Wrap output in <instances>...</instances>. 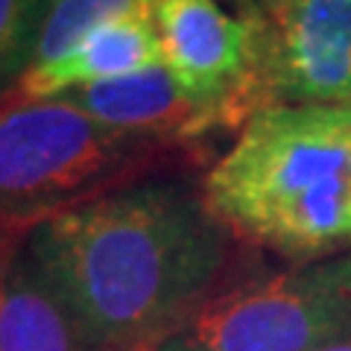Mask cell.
Listing matches in <instances>:
<instances>
[{"mask_svg": "<svg viewBox=\"0 0 351 351\" xmlns=\"http://www.w3.org/2000/svg\"><path fill=\"white\" fill-rule=\"evenodd\" d=\"M173 156L97 123L62 97H0V226L32 232L68 208L147 179Z\"/></svg>", "mask_w": 351, "mask_h": 351, "instance_id": "3957f363", "label": "cell"}, {"mask_svg": "<svg viewBox=\"0 0 351 351\" xmlns=\"http://www.w3.org/2000/svg\"><path fill=\"white\" fill-rule=\"evenodd\" d=\"M322 351H351V339H346V343H337V346H328Z\"/></svg>", "mask_w": 351, "mask_h": 351, "instance_id": "4fadbf2b", "label": "cell"}, {"mask_svg": "<svg viewBox=\"0 0 351 351\" xmlns=\"http://www.w3.org/2000/svg\"><path fill=\"white\" fill-rule=\"evenodd\" d=\"M0 351H97L29 249V228L0 226Z\"/></svg>", "mask_w": 351, "mask_h": 351, "instance_id": "ba28073f", "label": "cell"}, {"mask_svg": "<svg viewBox=\"0 0 351 351\" xmlns=\"http://www.w3.org/2000/svg\"><path fill=\"white\" fill-rule=\"evenodd\" d=\"M258 24V97L272 106L351 103V0H295Z\"/></svg>", "mask_w": 351, "mask_h": 351, "instance_id": "8992f818", "label": "cell"}, {"mask_svg": "<svg viewBox=\"0 0 351 351\" xmlns=\"http://www.w3.org/2000/svg\"><path fill=\"white\" fill-rule=\"evenodd\" d=\"M161 59L191 97L219 112L226 129H243L261 112L258 24L232 18L217 0H152Z\"/></svg>", "mask_w": 351, "mask_h": 351, "instance_id": "5b68a950", "label": "cell"}, {"mask_svg": "<svg viewBox=\"0 0 351 351\" xmlns=\"http://www.w3.org/2000/svg\"><path fill=\"white\" fill-rule=\"evenodd\" d=\"M152 0H53L29 68L59 62L94 29L129 15H147Z\"/></svg>", "mask_w": 351, "mask_h": 351, "instance_id": "30bf717a", "label": "cell"}, {"mask_svg": "<svg viewBox=\"0 0 351 351\" xmlns=\"http://www.w3.org/2000/svg\"><path fill=\"white\" fill-rule=\"evenodd\" d=\"M53 0H0V97L27 73Z\"/></svg>", "mask_w": 351, "mask_h": 351, "instance_id": "8fae6325", "label": "cell"}, {"mask_svg": "<svg viewBox=\"0 0 351 351\" xmlns=\"http://www.w3.org/2000/svg\"><path fill=\"white\" fill-rule=\"evenodd\" d=\"M161 62V41L152 12L129 15L94 29L59 62L29 68L3 97L50 100V97H59L71 88L120 80V76L147 71Z\"/></svg>", "mask_w": 351, "mask_h": 351, "instance_id": "9c48e42d", "label": "cell"}, {"mask_svg": "<svg viewBox=\"0 0 351 351\" xmlns=\"http://www.w3.org/2000/svg\"><path fill=\"white\" fill-rule=\"evenodd\" d=\"M351 339V252L237 278L158 351H322Z\"/></svg>", "mask_w": 351, "mask_h": 351, "instance_id": "277c9868", "label": "cell"}, {"mask_svg": "<svg viewBox=\"0 0 351 351\" xmlns=\"http://www.w3.org/2000/svg\"><path fill=\"white\" fill-rule=\"evenodd\" d=\"M59 97L120 135L149 141L173 152L226 129L219 112L184 91L164 62L120 80L71 88Z\"/></svg>", "mask_w": 351, "mask_h": 351, "instance_id": "52a82bcc", "label": "cell"}, {"mask_svg": "<svg viewBox=\"0 0 351 351\" xmlns=\"http://www.w3.org/2000/svg\"><path fill=\"white\" fill-rule=\"evenodd\" d=\"M156 351H158V348H156Z\"/></svg>", "mask_w": 351, "mask_h": 351, "instance_id": "5bb4252c", "label": "cell"}, {"mask_svg": "<svg viewBox=\"0 0 351 351\" xmlns=\"http://www.w3.org/2000/svg\"><path fill=\"white\" fill-rule=\"evenodd\" d=\"M295 3V0H249V9L246 12H258V15H272L278 9Z\"/></svg>", "mask_w": 351, "mask_h": 351, "instance_id": "7c38bea8", "label": "cell"}, {"mask_svg": "<svg viewBox=\"0 0 351 351\" xmlns=\"http://www.w3.org/2000/svg\"><path fill=\"white\" fill-rule=\"evenodd\" d=\"M240 240L202 184L147 179L68 208L29 249L97 351H156L234 284Z\"/></svg>", "mask_w": 351, "mask_h": 351, "instance_id": "6da1fadb", "label": "cell"}, {"mask_svg": "<svg viewBox=\"0 0 351 351\" xmlns=\"http://www.w3.org/2000/svg\"><path fill=\"white\" fill-rule=\"evenodd\" d=\"M211 214L240 243L290 263L351 252V103L272 106L202 179Z\"/></svg>", "mask_w": 351, "mask_h": 351, "instance_id": "7a4b0ae2", "label": "cell"}]
</instances>
